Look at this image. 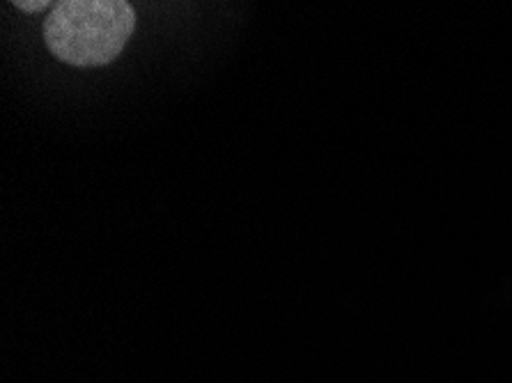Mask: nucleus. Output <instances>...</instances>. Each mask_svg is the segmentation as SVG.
Returning a JSON list of instances; mask_svg holds the SVG:
<instances>
[{
	"mask_svg": "<svg viewBox=\"0 0 512 383\" xmlns=\"http://www.w3.org/2000/svg\"><path fill=\"white\" fill-rule=\"evenodd\" d=\"M136 12L124 0H62L44 23V42L62 62L102 67L134 35Z\"/></svg>",
	"mask_w": 512,
	"mask_h": 383,
	"instance_id": "obj_1",
	"label": "nucleus"
},
{
	"mask_svg": "<svg viewBox=\"0 0 512 383\" xmlns=\"http://www.w3.org/2000/svg\"><path fill=\"white\" fill-rule=\"evenodd\" d=\"M14 7H19V10H23V12H42V10H46V7H49V3H46V0H37V3H26V0H17Z\"/></svg>",
	"mask_w": 512,
	"mask_h": 383,
	"instance_id": "obj_2",
	"label": "nucleus"
}]
</instances>
